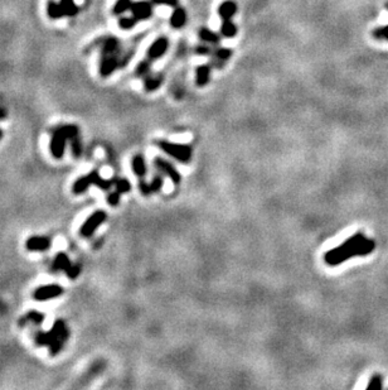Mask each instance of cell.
<instances>
[{
  "mask_svg": "<svg viewBox=\"0 0 388 390\" xmlns=\"http://www.w3.org/2000/svg\"><path fill=\"white\" fill-rule=\"evenodd\" d=\"M374 246L376 244L373 240L366 239L363 234L358 232L346 239L339 246L325 253L324 260L328 265L335 267L353 257H364V255L371 254Z\"/></svg>",
  "mask_w": 388,
  "mask_h": 390,
  "instance_id": "obj_1",
  "label": "cell"
},
{
  "mask_svg": "<svg viewBox=\"0 0 388 390\" xmlns=\"http://www.w3.org/2000/svg\"><path fill=\"white\" fill-rule=\"evenodd\" d=\"M69 330L67 327L66 322L63 320H57V321H54L51 331H40L35 334L34 342L38 346H49L51 356H56L62 351L64 343L67 342Z\"/></svg>",
  "mask_w": 388,
  "mask_h": 390,
  "instance_id": "obj_2",
  "label": "cell"
},
{
  "mask_svg": "<svg viewBox=\"0 0 388 390\" xmlns=\"http://www.w3.org/2000/svg\"><path fill=\"white\" fill-rule=\"evenodd\" d=\"M158 146L162 149L163 152H165L167 154H169L170 157L175 158L177 161L182 162V163H188L192 158V147L185 146V144H174L169 143V141H158Z\"/></svg>",
  "mask_w": 388,
  "mask_h": 390,
  "instance_id": "obj_3",
  "label": "cell"
},
{
  "mask_svg": "<svg viewBox=\"0 0 388 390\" xmlns=\"http://www.w3.org/2000/svg\"><path fill=\"white\" fill-rule=\"evenodd\" d=\"M107 219V214L103 210H97L94 214L89 216L86 221L82 224L81 229H80V235L82 237H91L95 234V231L98 229L100 225H102Z\"/></svg>",
  "mask_w": 388,
  "mask_h": 390,
  "instance_id": "obj_4",
  "label": "cell"
},
{
  "mask_svg": "<svg viewBox=\"0 0 388 390\" xmlns=\"http://www.w3.org/2000/svg\"><path fill=\"white\" fill-rule=\"evenodd\" d=\"M67 141L68 139L66 138V135L62 133L61 129L57 128L52 134L51 144H49V149H51V153L54 159H62V157L64 156V151H66Z\"/></svg>",
  "mask_w": 388,
  "mask_h": 390,
  "instance_id": "obj_5",
  "label": "cell"
},
{
  "mask_svg": "<svg viewBox=\"0 0 388 390\" xmlns=\"http://www.w3.org/2000/svg\"><path fill=\"white\" fill-rule=\"evenodd\" d=\"M63 294V288L58 284H48V286L38 287L33 292V298L38 302H46L49 299L57 298V297Z\"/></svg>",
  "mask_w": 388,
  "mask_h": 390,
  "instance_id": "obj_6",
  "label": "cell"
},
{
  "mask_svg": "<svg viewBox=\"0 0 388 390\" xmlns=\"http://www.w3.org/2000/svg\"><path fill=\"white\" fill-rule=\"evenodd\" d=\"M98 175H100L98 170H92V172L89 173L87 175L80 177L79 180L72 185V192H73L74 195H82V193H85L89 190L90 186L96 183Z\"/></svg>",
  "mask_w": 388,
  "mask_h": 390,
  "instance_id": "obj_7",
  "label": "cell"
},
{
  "mask_svg": "<svg viewBox=\"0 0 388 390\" xmlns=\"http://www.w3.org/2000/svg\"><path fill=\"white\" fill-rule=\"evenodd\" d=\"M51 239L47 236H30L29 239L25 241V247H27V250L34 253L47 252L49 247H51Z\"/></svg>",
  "mask_w": 388,
  "mask_h": 390,
  "instance_id": "obj_8",
  "label": "cell"
},
{
  "mask_svg": "<svg viewBox=\"0 0 388 390\" xmlns=\"http://www.w3.org/2000/svg\"><path fill=\"white\" fill-rule=\"evenodd\" d=\"M154 166L158 168V169L160 170V172H163L164 174H167L168 177L172 180V182L174 183V185H178V183L180 182V173L178 172L177 169H175L174 167L172 166V164L169 163V162H167L165 159L160 158V157H158V158L154 159Z\"/></svg>",
  "mask_w": 388,
  "mask_h": 390,
  "instance_id": "obj_9",
  "label": "cell"
},
{
  "mask_svg": "<svg viewBox=\"0 0 388 390\" xmlns=\"http://www.w3.org/2000/svg\"><path fill=\"white\" fill-rule=\"evenodd\" d=\"M119 66L118 55H101L100 74L102 77L110 76Z\"/></svg>",
  "mask_w": 388,
  "mask_h": 390,
  "instance_id": "obj_10",
  "label": "cell"
},
{
  "mask_svg": "<svg viewBox=\"0 0 388 390\" xmlns=\"http://www.w3.org/2000/svg\"><path fill=\"white\" fill-rule=\"evenodd\" d=\"M168 47H169V42H168L167 38H158V40H155L154 42L151 43V46H150L149 50H147V58L151 59V61L159 59L160 57L167 52Z\"/></svg>",
  "mask_w": 388,
  "mask_h": 390,
  "instance_id": "obj_11",
  "label": "cell"
},
{
  "mask_svg": "<svg viewBox=\"0 0 388 390\" xmlns=\"http://www.w3.org/2000/svg\"><path fill=\"white\" fill-rule=\"evenodd\" d=\"M131 13L138 20H146L152 15V5L149 2L133 3Z\"/></svg>",
  "mask_w": 388,
  "mask_h": 390,
  "instance_id": "obj_12",
  "label": "cell"
},
{
  "mask_svg": "<svg viewBox=\"0 0 388 390\" xmlns=\"http://www.w3.org/2000/svg\"><path fill=\"white\" fill-rule=\"evenodd\" d=\"M237 13V4L232 0H226L222 3L218 8V14L222 18V20L232 19L235 14Z\"/></svg>",
  "mask_w": 388,
  "mask_h": 390,
  "instance_id": "obj_13",
  "label": "cell"
},
{
  "mask_svg": "<svg viewBox=\"0 0 388 390\" xmlns=\"http://www.w3.org/2000/svg\"><path fill=\"white\" fill-rule=\"evenodd\" d=\"M211 79V66L209 64H201L197 67L196 71V84L197 86H206Z\"/></svg>",
  "mask_w": 388,
  "mask_h": 390,
  "instance_id": "obj_14",
  "label": "cell"
},
{
  "mask_svg": "<svg viewBox=\"0 0 388 390\" xmlns=\"http://www.w3.org/2000/svg\"><path fill=\"white\" fill-rule=\"evenodd\" d=\"M71 265L72 264H71V260H69L68 255H67L66 253H58L53 260L52 269H53L54 272H67Z\"/></svg>",
  "mask_w": 388,
  "mask_h": 390,
  "instance_id": "obj_15",
  "label": "cell"
},
{
  "mask_svg": "<svg viewBox=\"0 0 388 390\" xmlns=\"http://www.w3.org/2000/svg\"><path fill=\"white\" fill-rule=\"evenodd\" d=\"M187 23V13L183 8H175L170 17V25L174 29H180Z\"/></svg>",
  "mask_w": 388,
  "mask_h": 390,
  "instance_id": "obj_16",
  "label": "cell"
},
{
  "mask_svg": "<svg viewBox=\"0 0 388 390\" xmlns=\"http://www.w3.org/2000/svg\"><path fill=\"white\" fill-rule=\"evenodd\" d=\"M45 318H46V316L43 313H41V312L30 311V312H28L25 316H23L22 318H20L19 325L20 326H25L27 324H34V325H37V326H40V325L43 324Z\"/></svg>",
  "mask_w": 388,
  "mask_h": 390,
  "instance_id": "obj_17",
  "label": "cell"
},
{
  "mask_svg": "<svg viewBox=\"0 0 388 390\" xmlns=\"http://www.w3.org/2000/svg\"><path fill=\"white\" fill-rule=\"evenodd\" d=\"M131 164H133L134 173H135L139 178L145 177L147 172L146 163H145V159H144V157L141 156V154H136V156L133 158Z\"/></svg>",
  "mask_w": 388,
  "mask_h": 390,
  "instance_id": "obj_18",
  "label": "cell"
},
{
  "mask_svg": "<svg viewBox=\"0 0 388 390\" xmlns=\"http://www.w3.org/2000/svg\"><path fill=\"white\" fill-rule=\"evenodd\" d=\"M47 14L51 19H61L64 17L63 8L61 3H57L54 0H48L47 2Z\"/></svg>",
  "mask_w": 388,
  "mask_h": 390,
  "instance_id": "obj_19",
  "label": "cell"
},
{
  "mask_svg": "<svg viewBox=\"0 0 388 390\" xmlns=\"http://www.w3.org/2000/svg\"><path fill=\"white\" fill-rule=\"evenodd\" d=\"M239 29H237V25L234 22H231V19L223 20L221 25V34L226 38H234L237 34Z\"/></svg>",
  "mask_w": 388,
  "mask_h": 390,
  "instance_id": "obj_20",
  "label": "cell"
},
{
  "mask_svg": "<svg viewBox=\"0 0 388 390\" xmlns=\"http://www.w3.org/2000/svg\"><path fill=\"white\" fill-rule=\"evenodd\" d=\"M131 7H133V2H131V0H116V3L112 7V14L113 15L125 14L128 10H131Z\"/></svg>",
  "mask_w": 388,
  "mask_h": 390,
  "instance_id": "obj_21",
  "label": "cell"
},
{
  "mask_svg": "<svg viewBox=\"0 0 388 390\" xmlns=\"http://www.w3.org/2000/svg\"><path fill=\"white\" fill-rule=\"evenodd\" d=\"M160 84H162V77L154 76V75H146L145 80H144V87L146 91L151 92L159 89Z\"/></svg>",
  "mask_w": 388,
  "mask_h": 390,
  "instance_id": "obj_22",
  "label": "cell"
},
{
  "mask_svg": "<svg viewBox=\"0 0 388 390\" xmlns=\"http://www.w3.org/2000/svg\"><path fill=\"white\" fill-rule=\"evenodd\" d=\"M61 5L63 8V12L66 17H76L79 13V7L74 3V0H61Z\"/></svg>",
  "mask_w": 388,
  "mask_h": 390,
  "instance_id": "obj_23",
  "label": "cell"
},
{
  "mask_svg": "<svg viewBox=\"0 0 388 390\" xmlns=\"http://www.w3.org/2000/svg\"><path fill=\"white\" fill-rule=\"evenodd\" d=\"M199 37L206 43H217L219 41V36L206 27H203L199 30Z\"/></svg>",
  "mask_w": 388,
  "mask_h": 390,
  "instance_id": "obj_24",
  "label": "cell"
},
{
  "mask_svg": "<svg viewBox=\"0 0 388 390\" xmlns=\"http://www.w3.org/2000/svg\"><path fill=\"white\" fill-rule=\"evenodd\" d=\"M113 186H115L116 191H119L120 193H128L131 190V183L129 182L126 178H113L112 180Z\"/></svg>",
  "mask_w": 388,
  "mask_h": 390,
  "instance_id": "obj_25",
  "label": "cell"
},
{
  "mask_svg": "<svg viewBox=\"0 0 388 390\" xmlns=\"http://www.w3.org/2000/svg\"><path fill=\"white\" fill-rule=\"evenodd\" d=\"M138 22L139 20L136 19L134 15H131V17H121L120 19H119V25H120L121 29L130 30L135 27V24Z\"/></svg>",
  "mask_w": 388,
  "mask_h": 390,
  "instance_id": "obj_26",
  "label": "cell"
},
{
  "mask_svg": "<svg viewBox=\"0 0 388 390\" xmlns=\"http://www.w3.org/2000/svg\"><path fill=\"white\" fill-rule=\"evenodd\" d=\"M71 149H72V154H73L74 158H80L82 156V143L81 139H80V135L74 136L73 139H71Z\"/></svg>",
  "mask_w": 388,
  "mask_h": 390,
  "instance_id": "obj_27",
  "label": "cell"
},
{
  "mask_svg": "<svg viewBox=\"0 0 388 390\" xmlns=\"http://www.w3.org/2000/svg\"><path fill=\"white\" fill-rule=\"evenodd\" d=\"M150 61H151V59L149 58L144 59V61H141L140 63L138 64V67H136V75H138V76H146V75L149 74L150 66H151Z\"/></svg>",
  "mask_w": 388,
  "mask_h": 390,
  "instance_id": "obj_28",
  "label": "cell"
},
{
  "mask_svg": "<svg viewBox=\"0 0 388 390\" xmlns=\"http://www.w3.org/2000/svg\"><path fill=\"white\" fill-rule=\"evenodd\" d=\"M214 55H216L217 59H221V61H228V59L232 57V51L228 50V48H218Z\"/></svg>",
  "mask_w": 388,
  "mask_h": 390,
  "instance_id": "obj_29",
  "label": "cell"
},
{
  "mask_svg": "<svg viewBox=\"0 0 388 390\" xmlns=\"http://www.w3.org/2000/svg\"><path fill=\"white\" fill-rule=\"evenodd\" d=\"M80 273H81V265H80V264H72L71 267L68 268V270H67V272H66V274H67V277H68L69 279L74 280V279L79 277Z\"/></svg>",
  "mask_w": 388,
  "mask_h": 390,
  "instance_id": "obj_30",
  "label": "cell"
},
{
  "mask_svg": "<svg viewBox=\"0 0 388 390\" xmlns=\"http://www.w3.org/2000/svg\"><path fill=\"white\" fill-rule=\"evenodd\" d=\"M149 186H150V190H151V193L158 192V191L163 187L162 175H157V177H154V180L151 181V183H150Z\"/></svg>",
  "mask_w": 388,
  "mask_h": 390,
  "instance_id": "obj_31",
  "label": "cell"
},
{
  "mask_svg": "<svg viewBox=\"0 0 388 390\" xmlns=\"http://www.w3.org/2000/svg\"><path fill=\"white\" fill-rule=\"evenodd\" d=\"M382 388V378L379 375L373 376L367 385V389H381Z\"/></svg>",
  "mask_w": 388,
  "mask_h": 390,
  "instance_id": "obj_32",
  "label": "cell"
},
{
  "mask_svg": "<svg viewBox=\"0 0 388 390\" xmlns=\"http://www.w3.org/2000/svg\"><path fill=\"white\" fill-rule=\"evenodd\" d=\"M120 195L121 193L119 192V191H115V192L110 193V195L107 196V202L108 205L111 206H118L119 202H120Z\"/></svg>",
  "mask_w": 388,
  "mask_h": 390,
  "instance_id": "obj_33",
  "label": "cell"
},
{
  "mask_svg": "<svg viewBox=\"0 0 388 390\" xmlns=\"http://www.w3.org/2000/svg\"><path fill=\"white\" fill-rule=\"evenodd\" d=\"M139 188H140V191H141V193H143V195H145V196L151 195V190H150L149 183H146L145 181L143 180V178H141L140 183H139Z\"/></svg>",
  "mask_w": 388,
  "mask_h": 390,
  "instance_id": "obj_34",
  "label": "cell"
},
{
  "mask_svg": "<svg viewBox=\"0 0 388 390\" xmlns=\"http://www.w3.org/2000/svg\"><path fill=\"white\" fill-rule=\"evenodd\" d=\"M152 3L157 5H169V7H177L178 0H152Z\"/></svg>",
  "mask_w": 388,
  "mask_h": 390,
  "instance_id": "obj_35",
  "label": "cell"
},
{
  "mask_svg": "<svg viewBox=\"0 0 388 390\" xmlns=\"http://www.w3.org/2000/svg\"><path fill=\"white\" fill-rule=\"evenodd\" d=\"M381 24L383 27H388V10H383L381 14Z\"/></svg>",
  "mask_w": 388,
  "mask_h": 390,
  "instance_id": "obj_36",
  "label": "cell"
},
{
  "mask_svg": "<svg viewBox=\"0 0 388 390\" xmlns=\"http://www.w3.org/2000/svg\"><path fill=\"white\" fill-rule=\"evenodd\" d=\"M197 52L201 53V55H206V53H209V48L206 47V46H199L197 48Z\"/></svg>",
  "mask_w": 388,
  "mask_h": 390,
  "instance_id": "obj_37",
  "label": "cell"
},
{
  "mask_svg": "<svg viewBox=\"0 0 388 390\" xmlns=\"http://www.w3.org/2000/svg\"><path fill=\"white\" fill-rule=\"evenodd\" d=\"M5 116H7V113H5V110L3 109V108H0V120L5 119Z\"/></svg>",
  "mask_w": 388,
  "mask_h": 390,
  "instance_id": "obj_38",
  "label": "cell"
},
{
  "mask_svg": "<svg viewBox=\"0 0 388 390\" xmlns=\"http://www.w3.org/2000/svg\"><path fill=\"white\" fill-rule=\"evenodd\" d=\"M2 136H3V133H2V130H0V139H2Z\"/></svg>",
  "mask_w": 388,
  "mask_h": 390,
  "instance_id": "obj_39",
  "label": "cell"
}]
</instances>
